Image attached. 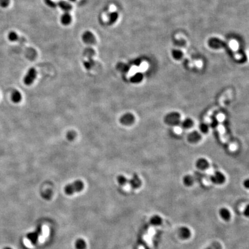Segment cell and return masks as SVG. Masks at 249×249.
<instances>
[{"mask_svg": "<svg viewBox=\"0 0 249 249\" xmlns=\"http://www.w3.org/2000/svg\"><path fill=\"white\" fill-rule=\"evenodd\" d=\"M84 183L81 181H75L74 183L69 184L65 188V192L68 195H72L76 192L82 191L84 188Z\"/></svg>", "mask_w": 249, "mask_h": 249, "instance_id": "cell-1", "label": "cell"}, {"mask_svg": "<svg viewBox=\"0 0 249 249\" xmlns=\"http://www.w3.org/2000/svg\"><path fill=\"white\" fill-rule=\"evenodd\" d=\"M166 124L171 126H176L181 122V115L177 112H171L167 114L164 117Z\"/></svg>", "mask_w": 249, "mask_h": 249, "instance_id": "cell-2", "label": "cell"}, {"mask_svg": "<svg viewBox=\"0 0 249 249\" xmlns=\"http://www.w3.org/2000/svg\"><path fill=\"white\" fill-rule=\"evenodd\" d=\"M178 236L182 240H189L192 236V232L191 228L187 226H182L178 230Z\"/></svg>", "mask_w": 249, "mask_h": 249, "instance_id": "cell-3", "label": "cell"}, {"mask_svg": "<svg viewBox=\"0 0 249 249\" xmlns=\"http://www.w3.org/2000/svg\"><path fill=\"white\" fill-rule=\"evenodd\" d=\"M226 178L224 174L220 171H216L210 176V181L215 185H221L224 183Z\"/></svg>", "mask_w": 249, "mask_h": 249, "instance_id": "cell-4", "label": "cell"}, {"mask_svg": "<svg viewBox=\"0 0 249 249\" xmlns=\"http://www.w3.org/2000/svg\"><path fill=\"white\" fill-rule=\"evenodd\" d=\"M37 72L35 69L31 68L29 69L27 74H26L24 78V83L27 85H31L34 81L35 78L36 77Z\"/></svg>", "mask_w": 249, "mask_h": 249, "instance_id": "cell-5", "label": "cell"}, {"mask_svg": "<svg viewBox=\"0 0 249 249\" xmlns=\"http://www.w3.org/2000/svg\"><path fill=\"white\" fill-rule=\"evenodd\" d=\"M82 40L85 44H93L96 43V38L92 32L85 31L82 35Z\"/></svg>", "mask_w": 249, "mask_h": 249, "instance_id": "cell-6", "label": "cell"}, {"mask_svg": "<svg viewBox=\"0 0 249 249\" xmlns=\"http://www.w3.org/2000/svg\"><path fill=\"white\" fill-rule=\"evenodd\" d=\"M218 214L221 220L229 221L232 217V213L230 209L226 207H222L218 211Z\"/></svg>", "mask_w": 249, "mask_h": 249, "instance_id": "cell-7", "label": "cell"}, {"mask_svg": "<svg viewBox=\"0 0 249 249\" xmlns=\"http://www.w3.org/2000/svg\"><path fill=\"white\" fill-rule=\"evenodd\" d=\"M135 120L134 116L131 113H126L120 118V122L123 125H131Z\"/></svg>", "mask_w": 249, "mask_h": 249, "instance_id": "cell-8", "label": "cell"}, {"mask_svg": "<svg viewBox=\"0 0 249 249\" xmlns=\"http://www.w3.org/2000/svg\"><path fill=\"white\" fill-rule=\"evenodd\" d=\"M127 184L130 186V187L133 189H137L141 186L142 181L138 176L136 174H134L132 178L128 180Z\"/></svg>", "mask_w": 249, "mask_h": 249, "instance_id": "cell-9", "label": "cell"}, {"mask_svg": "<svg viewBox=\"0 0 249 249\" xmlns=\"http://www.w3.org/2000/svg\"><path fill=\"white\" fill-rule=\"evenodd\" d=\"M149 222L150 224L153 227H159L163 224V219L161 216L159 215H152L150 217Z\"/></svg>", "mask_w": 249, "mask_h": 249, "instance_id": "cell-10", "label": "cell"}, {"mask_svg": "<svg viewBox=\"0 0 249 249\" xmlns=\"http://www.w3.org/2000/svg\"><path fill=\"white\" fill-rule=\"evenodd\" d=\"M201 139V136L200 133L197 131H193L190 133L187 136V140L191 143H196Z\"/></svg>", "mask_w": 249, "mask_h": 249, "instance_id": "cell-11", "label": "cell"}, {"mask_svg": "<svg viewBox=\"0 0 249 249\" xmlns=\"http://www.w3.org/2000/svg\"><path fill=\"white\" fill-rule=\"evenodd\" d=\"M195 166L198 169L200 170H205L209 167V164L207 160H206L204 158H200L196 161Z\"/></svg>", "mask_w": 249, "mask_h": 249, "instance_id": "cell-12", "label": "cell"}, {"mask_svg": "<svg viewBox=\"0 0 249 249\" xmlns=\"http://www.w3.org/2000/svg\"><path fill=\"white\" fill-rule=\"evenodd\" d=\"M57 5L65 12H69L72 9V5L68 2L64 0H60L58 2Z\"/></svg>", "mask_w": 249, "mask_h": 249, "instance_id": "cell-13", "label": "cell"}, {"mask_svg": "<svg viewBox=\"0 0 249 249\" xmlns=\"http://www.w3.org/2000/svg\"><path fill=\"white\" fill-rule=\"evenodd\" d=\"M61 23L64 25H68L72 21V17L69 12H64L61 17Z\"/></svg>", "mask_w": 249, "mask_h": 249, "instance_id": "cell-14", "label": "cell"}, {"mask_svg": "<svg viewBox=\"0 0 249 249\" xmlns=\"http://www.w3.org/2000/svg\"><path fill=\"white\" fill-rule=\"evenodd\" d=\"M183 185L186 187H191L194 183V179L193 177L191 175H186L184 176L182 179Z\"/></svg>", "mask_w": 249, "mask_h": 249, "instance_id": "cell-15", "label": "cell"}, {"mask_svg": "<svg viewBox=\"0 0 249 249\" xmlns=\"http://www.w3.org/2000/svg\"><path fill=\"white\" fill-rule=\"evenodd\" d=\"M118 18V14L117 12H111L108 14V23L109 25H112Z\"/></svg>", "mask_w": 249, "mask_h": 249, "instance_id": "cell-16", "label": "cell"}, {"mask_svg": "<svg viewBox=\"0 0 249 249\" xmlns=\"http://www.w3.org/2000/svg\"><path fill=\"white\" fill-rule=\"evenodd\" d=\"M193 124H194L193 121L189 118H186L185 119H184L181 123L182 126L186 129L191 128L193 126Z\"/></svg>", "mask_w": 249, "mask_h": 249, "instance_id": "cell-17", "label": "cell"}, {"mask_svg": "<svg viewBox=\"0 0 249 249\" xmlns=\"http://www.w3.org/2000/svg\"><path fill=\"white\" fill-rule=\"evenodd\" d=\"M12 100L13 102L19 103L21 100V95L19 91L15 90L12 95Z\"/></svg>", "mask_w": 249, "mask_h": 249, "instance_id": "cell-18", "label": "cell"}, {"mask_svg": "<svg viewBox=\"0 0 249 249\" xmlns=\"http://www.w3.org/2000/svg\"><path fill=\"white\" fill-rule=\"evenodd\" d=\"M128 179L125 176L122 175H119L117 177V181L118 183L121 186H126L128 183Z\"/></svg>", "mask_w": 249, "mask_h": 249, "instance_id": "cell-19", "label": "cell"}, {"mask_svg": "<svg viewBox=\"0 0 249 249\" xmlns=\"http://www.w3.org/2000/svg\"><path fill=\"white\" fill-rule=\"evenodd\" d=\"M205 249H223V246L218 242H215Z\"/></svg>", "mask_w": 249, "mask_h": 249, "instance_id": "cell-20", "label": "cell"}, {"mask_svg": "<svg viewBox=\"0 0 249 249\" xmlns=\"http://www.w3.org/2000/svg\"><path fill=\"white\" fill-rule=\"evenodd\" d=\"M142 79V75L141 74H136L131 78V81L134 83H139L141 81Z\"/></svg>", "mask_w": 249, "mask_h": 249, "instance_id": "cell-21", "label": "cell"}, {"mask_svg": "<svg viewBox=\"0 0 249 249\" xmlns=\"http://www.w3.org/2000/svg\"><path fill=\"white\" fill-rule=\"evenodd\" d=\"M19 36L17 34L14 32V31H11L8 34V39L11 42H15L18 40Z\"/></svg>", "mask_w": 249, "mask_h": 249, "instance_id": "cell-22", "label": "cell"}, {"mask_svg": "<svg viewBox=\"0 0 249 249\" xmlns=\"http://www.w3.org/2000/svg\"><path fill=\"white\" fill-rule=\"evenodd\" d=\"M76 248L77 249H85L86 244L84 240H78L76 243Z\"/></svg>", "mask_w": 249, "mask_h": 249, "instance_id": "cell-23", "label": "cell"}, {"mask_svg": "<svg viewBox=\"0 0 249 249\" xmlns=\"http://www.w3.org/2000/svg\"><path fill=\"white\" fill-rule=\"evenodd\" d=\"M200 130L202 133H206L207 132L209 131V126L206 123H202L201 124L200 126Z\"/></svg>", "mask_w": 249, "mask_h": 249, "instance_id": "cell-24", "label": "cell"}, {"mask_svg": "<svg viewBox=\"0 0 249 249\" xmlns=\"http://www.w3.org/2000/svg\"><path fill=\"white\" fill-rule=\"evenodd\" d=\"M76 134V133L74 131H70L67 134V138L70 141H72L74 139Z\"/></svg>", "mask_w": 249, "mask_h": 249, "instance_id": "cell-25", "label": "cell"}, {"mask_svg": "<svg viewBox=\"0 0 249 249\" xmlns=\"http://www.w3.org/2000/svg\"><path fill=\"white\" fill-rule=\"evenodd\" d=\"M44 1L46 4L50 8H55L57 5L56 3L52 0H44Z\"/></svg>", "mask_w": 249, "mask_h": 249, "instance_id": "cell-26", "label": "cell"}, {"mask_svg": "<svg viewBox=\"0 0 249 249\" xmlns=\"http://www.w3.org/2000/svg\"><path fill=\"white\" fill-rule=\"evenodd\" d=\"M10 4V0H0V6L2 8L8 7Z\"/></svg>", "mask_w": 249, "mask_h": 249, "instance_id": "cell-27", "label": "cell"}, {"mask_svg": "<svg viewBox=\"0 0 249 249\" xmlns=\"http://www.w3.org/2000/svg\"><path fill=\"white\" fill-rule=\"evenodd\" d=\"M243 214L246 217H249V205H246V206L244 208V210L243 212Z\"/></svg>", "mask_w": 249, "mask_h": 249, "instance_id": "cell-28", "label": "cell"}, {"mask_svg": "<svg viewBox=\"0 0 249 249\" xmlns=\"http://www.w3.org/2000/svg\"><path fill=\"white\" fill-rule=\"evenodd\" d=\"M243 186H244V188H246V189H249V180L248 179L244 180V182H243Z\"/></svg>", "mask_w": 249, "mask_h": 249, "instance_id": "cell-29", "label": "cell"}, {"mask_svg": "<svg viewBox=\"0 0 249 249\" xmlns=\"http://www.w3.org/2000/svg\"><path fill=\"white\" fill-rule=\"evenodd\" d=\"M69 1H71V2H74V1H76V0H69Z\"/></svg>", "mask_w": 249, "mask_h": 249, "instance_id": "cell-30", "label": "cell"}, {"mask_svg": "<svg viewBox=\"0 0 249 249\" xmlns=\"http://www.w3.org/2000/svg\"><path fill=\"white\" fill-rule=\"evenodd\" d=\"M4 249H10V248H9V247H5V248H4Z\"/></svg>", "mask_w": 249, "mask_h": 249, "instance_id": "cell-31", "label": "cell"}]
</instances>
